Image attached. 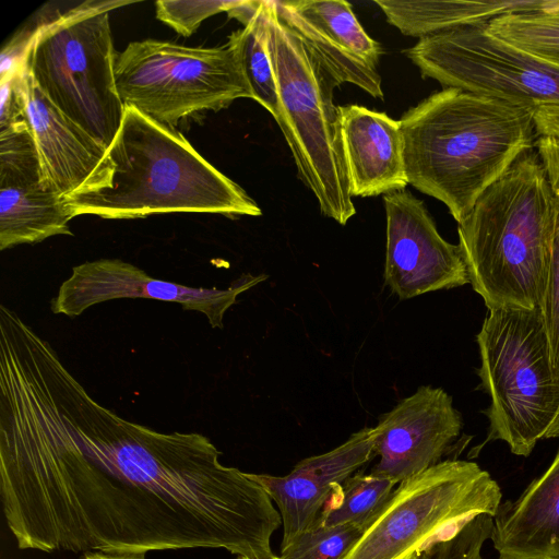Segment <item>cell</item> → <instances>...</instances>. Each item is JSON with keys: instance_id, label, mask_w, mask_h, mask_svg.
Instances as JSON below:
<instances>
[{"instance_id": "cell-25", "label": "cell", "mask_w": 559, "mask_h": 559, "mask_svg": "<svg viewBox=\"0 0 559 559\" xmlns=\"http://www.w3.org/2000/svg\"><path fill=\"white\" fill-rule=\"evenodd\" d=\"M540 312L550 346L554 374L559 382V198H556V215L546 263Z\"/></svg>"}, {"instance_id": "cell-14", "label": "cell", "mask_w": 559, "mask_h": 559, "mask_svg": "<svg viewBox=\"0 0 559 559\" xmlns=\"http://www.w3.org/2000/svg\"><path fill=\"white\" fill-rule=\"evenodd\" d=\"M452 397L441 388L421 385L382 414L374 427L379 456L372 474L396 484L441 462L462 430Z\"/></svg>"}, {"instance_id": "cell-2", "label": "cell", "mask_w": 559, "mask_h": 559, "mask_svg": "<svg viewBox=\"0 0 559 559\" xmlns=\"http://www.w3.org/2000/svg\"><path fill=\"white\" fill-rule=\"evenodd\" d=\"M535 109L443 88L400 119L408 185L441 201L457 222L525 152Z\"/></svg>"}, {"instance_id": "cell-26", "label": "cell", "mask_w": 559, "mask_h": 559, "mask_svg": "<svg viewBox=\"0 0 559 559\" xmlns=\"http://www.w3.org/2000/svg\"><path fill=\"white\" fill-rule=\"evenodd\" d=\"M493 519L489 514H476L459 530L429 547L421 559H483L481 548L490 538Z\"/></svg>"}, {"instance_id": "cell-30", "label": "cell", "mask_w": 559, "mask_h": 559, "mask_svg": "<svg viewBox=\"0 0 559 559\" xmlns=\"http://www.w3.org/2000/svg\"><path fill=\"white\" fill-rule=\"evenodd\" d=\"M81 559H145V554L88 551Z\"/></svg>"}, {"instance_id": "cell-17", "label": "cell", "mask_w": 559, "mask_h": 559, "mask_svg": "<svg viewBox=\"0 0 559 559\" xmlns=\"http://www.w3.org/2000/svg\"><path fill=\"white\" fill-rule=\"evenodd\" d=\"M15 81L48 182L63 199L87 188L102 169L107 148L48 99L33 79L25 56Z\"/></svg>"}, {"instance_id": "cell-29", "label": "cell", "mask_w": 559, "mask_h": 559, "mask_svg": "<svg viewBox=\"0 0 559 559\" xmlns=\"http://www.w3.org/2000/svg\"><path fill=\"white\" fill-rule=\"evenodd\" d=\"M534 118L538 134L559 136V106L540 107Z\"/></svg>"}, {"instance_id": "cell-5", "label": "cell", "mask_w": 559, "mask_h": 559, "mask_svg": "<svg viewBox=\"0 0 559 559\" xmlns=\"http://www.w3.org/2000/svg\"><path fill=\"white\" fill-rule=\"evenodd\" d=\"M269 51L276 79L275 119L290 148L299 179L314 194L321 213L346 225L356 214L344 160L336 87L300 37L264 1Z\"/></svg>"}, {"instance_id": "cell-10", "label": "cell", "mask_w": 559, "mask_h": 559, "mask_svg": "<svg viewBox=\"0 0 559 559\" xmlns=\"http://www.w3.org/2000/svg\"><path fill=\"white\" fill-rule=\"evenodd\" d=\"M404 52L444 88L535 110L559 106V69L493 35L487 24L420 38Z\"/></svg>"}, {"instance_id": "cell-15", "label": "cell", "mask_w": 559, "mask_h": 559, "mask_svg": "<svg viewBox=\"0 0 559 559\" xmlns=\"http://www.w3.org/2000/svg\"><path fill=\"white\" fill-rule=\"evenodd\" d=\"M278 14L334 82L350 83L383 99L378 66L381 45L358 22L343 0L275 1Z\"/></svg>"}, {"instance_id": "cell-4", "label": "cell", "mask_w": 559, "mask_h": 559, "mask_svg": "<svg viewBox=\"0 0 559 559\" xmlns=\"http://www.w3.org/2000/svg\"><path fill=\"white\" fill-rule=\"evenodd\" d=\"M556 198L530 150L457 224L469 284L489 309H540Z\"/></svg>"}, {"instance_id": "cell-21", "label": "cell", "mask_w": 559, "mask_h": 559, "mask_svg": "<svg viewBox=\"0 0 559 559\" xmlns=\"http://www.w3.org/2000/svg\"><path fill=\"white\" fill-rule=\"evenodd\" d=\"M243 27L236 31L241 67L252 98L276 119L280 97L269 51L264 19V1H243L228 12Z\"/></svg>"}, {"instance_id": "cell-31", "label": "cell", "mask_w": 559, "mask_h": 559, "mask_svg": "<svg viewBox=\"0 0 559 559\" xmlns=\"http://www.w3.org/2000/svg\"><path fill=\"white\" fill-rule=\"evenodd\" d=\"M559 437V411L551 423L547 433L545 435V439L549 438H558Z\"/></svg>"}, {"instance_id": "cell-9", "label": "cell", "mask_w": 559, "mask_h": 559, "mask_svg": "<svg viewBox=\"0 0 559 559\" xmlns=\"http://www.w3.org/2000/svg\"><path fill=\"white\" fill-rule=\"evenodd\" d=\"M115 79L124 105L174 128L187 117L252 98L236 32L216 47L132 41L117 55Z\"/></svg>"}, {"instance_id": "cell-12", "label": "cell", "mask_w": 559, "mask_h": 559, "mask_svg": "<svg viewBox=\"0 0 559 559\" xmlns=\"http://www.w3.org/2000/svg\"><path fill=\"white\" fill-rule=\"evenodd\" d=\"M386 216L385 285L400 300L468 284L459 245L447 241L424 202L409 191L383 195Z\"/></svg>"}, {"instance_id": "cell-7", "label": "cell", "mask_w": 559, "mask_h": 559, "mask_svg": "<svg viewBox=\"0 0 559 559\" xmlns=\"http://www.w3.org/2000/svg\"><path fill=\"white\" fill-rule=\"evenodd\" d=\"M130 2L91 1L33 33L28 70L48 99L106 148L123 117L109 12Z\"/></svg>"}, {"instance_id": "cell-1", "label": "cell", "mask_w": 559, "mask_h": 559, "mask_svg": "<svg viewBox=\"0 0 559 559\" xmlns=\"http://www.w3.org/2000/svg\"><path fill=\"white\" fill-rule=\"evenodd\" d=\"M197 432H159L93 400L20 317L0 329V493L21 549L223 548L270 559L282 523L249 473Z\"/></svg>"}, {"instance_id": "cell-6", "label": "cell", "mask_w": 559, "mask_h": 559, "mask_svg": "<svg viewBox=\"0 0 559 559\" xmlns=\"http://www.w3.org/2000/svg\"><path fill=\"white\" fill-rule=\"evenodd\" d=\"M478 374L490 397L486 442L528 456L559 411V382L540 309H489L476 336Z\"/></svg>"}, {"instance_id": "cell-3", "label": "cell", "mask_w": 559, "mask_h": 559, "mask_svg": "<svg viewBox=\"0 0 559 559\" xmlns=\"http://www.w3.org/2000/svg\"><path fill=\"white\" fill-rule=\"evenodd\" d=\"M71 218H143L160 213L260 216V206L174 127L124 105L121 124L92 183L63 199Z\"/></svg>"}, {"instance_id": "cell-8", "label": "cell", "mask_w": 559, "mask_h": 559, "mask_svg": "<svg viewBox=\"0 0 559 559\" xmlns=\"http://www.w3.org/2000/svg\"><path fill=\"white\" fill-rule=\"evenodd\" d=\"M501 497L476 463L441 461L399 483L343 559H421L472 516L493 518Z\"/></svg>"}, {"instance_id": "cell-22", "label": "cell", "mask_w": 559, "mask_h": 559, "mask_svg": "<svg viewBox=\"0 0 559 559\" xmlns=\"http://www.w3.org/2000/svg\"><path fill=\"white\" fill-rule=\"evenodd\" d=\"M395 481L357 472L336 485L317 521L325 525L366 527L394 490Z\"/></svg>"}, {"instance_id": "cell-19", "label": "cell", "mask_w": 559, "mask_h": 559, "mask_svg": "<svg viewBox=\"0 0 559 559\" xmlns=\"http://www.w3.org/2000/svg\"><path fill=\"white\" fill-rule=\"evenodd\" d=\"M490 540L500 559H559V450L514 501L500 503Z\"/></svg>"}, {"instance_id": "cell-18", "label": "cell", "mask_w": 559, "mask_h": 559, "mask_svg": "<svg viewBox=\"0 0 559 559\" xmlns=\"http://www.w3.org/2000/svg\"><path fill=\"white\" fill-rule=\"evenodd\" d=\"M352 197L405 190L408 180L400 120L359 105L337 106Z\"/></svg>"}, {"instance_id": "cell-13", "label": "cell", "mask_w": 559, "mask_h": 559, "mask_svg": "<svg viewBox=\"0 0 559 559\" xmlns=\"http://www.w3.org/2000/svg\"><path fill=\"white\" fill-rule=\"evenodd\" d=\"M71 219L44 175L26 119L0 129V250L72 235Z\"/></svg>"}, {"instance_id": "cell-33", "label": "cell", "mask_w": 559, "mask_h": 559, "mask_svg": "<svg viewBox=\"0 0 559 559\" xmlns=\"http://www.w3.org/2000/svg\"><path fill=\"white\" fill-rule=\"evenodd\" d=\"M500 559V558H499Z\"/></svg>"}, {"instance_id": "cell-20", "label": "cell", "mask_w": 559, "mask_h": 559, "mask_svg": "<svg viewBox=\"0 0 559 559\" xmlns=\"http://www.w3.org/2000/svg\"><path fill=\"white\" fill-rule=\"evenodd\" d=\"M403 35L424 38L461 26L487 24L501 15L539 11L559 0H374Z\"/></svg>"}, {"instance_id": "cell-16", "label": "cell", "mask_w": 559, "mask_h": 559, "mask_svg": "<svg viewBox=\"0 0 559 559\" xmlns=\"http://www.w3.org/2000/svg\"><path fill=\"white\" fill-rule=\"evenodd\" d=\"M374 427H365L323 454L298 462L285 476L252 474L278 507L284 535L281 547L309 530L336 485L376 456Z\"/></svg>"}, {"instance_id": "cell-11", "label": "cell", "mask_w": 559, "mask_h": 559, "mask_svg": "<svg viewBox=\"0 0 559 559\" xmlns=\"http://www.w3.org/2000/svg\"><path fill=\"white\" fill-rule=\"evenodd\" d=\"M267 275L246 274L226 289L195 288L151 277L120 259H98L79 264L51 300L56 314L76 317L92 306L121 298H147L177 302L185 310L203 313L212 328L222 329L227 310L237 297Z\"/></svg>"}, {"instance_id": "cell-24", "label": "cell", "mask_w": 559, "mask_h": 559, "mask_svg": "<svg viewBox=\"0 0 559 559\" xmlns=\"http://www.w3.org/2000/svg\"><path fill=\"white\" fill-rule=\"evenodd\" d=\"M365 527L354 524L325 525L317 521L288 545L281 559H343Z\"/></svg>"}, {"instance_id": "cell-28", "label": "cell", "mask_w": 559, "mask_h": 559, "mask_svg": "<svg viewBox=\"0 0 559 559\" xmlns=\"http://www.w3.org/2000/svg\"><path fill=\"white\" fill-rule=\"evenodd\" d=\"M534 147L550 189L554 195L559 198V136L538 134Z\"/></svg>"}, {"instance_id": "cell-27", "label": "cell", "mask_w": 559, "mask_h": 559, "mask_svg": "<svg viewBox=\"0 0 559 559\" xmlns=\"http://www.w3.org/2000/svg\"><path fill=\"white\" fill-rule=\"evenodd\" d=\"M240 3L241 0H158L155 3L156 17L174 28L179 35L189 37L207 17L219 12H229Z\"/></svg>"}, {"instance_id": "cell-23", "label": "cell", "mask_w": 559, "mask_h": 559, "mask_svg": "<svg viewBox=\"0 0 559 559\" xmlns=\"http://www.w3.org/2000/svg\"><path fill=\"white\" fill-rule=\"evenodd\" d=\"M487 28L511 45L559 69V5L501 15Z\"/></svg>"}, {"instance_id": "cell-32", "label": "cell", "mask_w": 559, "mask_h": 559, "mask_svg": "<svg viewBox=\"0 0 559 559\" xmlns=\"http://www.w3.org/2000/svg\"><path fill=\"white\" fill-rule=\"evenodd\" d=\"M237 559H250V558H246V557H240V556H238V558H237ZM270 559H281V558H280V557H277V556H273V557H272V558H270Z\"/></svg>"}]
</instances>
